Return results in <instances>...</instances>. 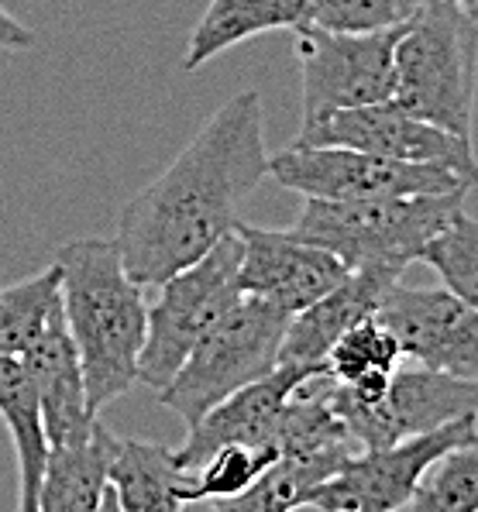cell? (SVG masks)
I'll return each instance as SVG.
<instances>
[{
	"instance_id": "obj_1",
	"label": "cell",
	"mask_w": 478,
	"mask_h": 512,
	"mask_svg": "<svg viewBox=\"0 0 478 512\" xmlns=\"http://www.w3.org/2000/svg\"><path fill=\"white\" fill-rule=\"evenodd\" d=\"M269 176L265 110L258 90H241L214 110L172 165L124 203L117 248L124 269L155 289L207 255L238 224V207Z\"/></svg>"
},
{
	"instance_id": "obj_2",
	"label": "cell",
	"mask_w": 478,
	"mask_h": 512,
	"mask_svg": "<svg viewBox=\"0 0 478 512\" xmlns=\"http://www.w3.org/2000/svg\"><path fill=\"white\" fill-rule=\"evenodd\" d=\"M62 317L83 361L93 413L141 382L138 358L148 334L145 286L124 269L114 238H73L56 248Z\"/></svg>"
},
{
	"instance_id": "obj_3",
	"label": "cell",
	"mask_w": 478,
	"mask_h": 512,
	"mask_svg": "<svg viewBox=\"0 0 478 512\" xmlns=\"http://www.w3.org/2000/svg\"><path fill=\"white\" fill-rule=\"evenodd\" d=\"M465 200L468 189L379 200H307L286 231L334 251L348 269L406 272L413 262H423L427 244L465 210Z\"/></svg>"
},
{
	"instance_id": "obj_4",
	"label": "cell",
	"mask_w": 478,
	"mask_h": 512,
	"mask_svg": "<svg viewBox=\"0 0 478 512\" xmlns=\"http://www.w3.org/2000/svg\"><path fill=\"white\" fill-rule=\"evenodd\" d=\"M478 93V21L454 0H427L396 42L393 104L472 138Z\"/></svg>"
},
{
	"instance_id": "obj_5",
	"label": "cell",
	"mask_w": 478,
	"mask_h": 512,
	"mask_svg": "<svg viewBox=\"0 0 478 512\" xmlns=\"http://www.w3.org/2000/svg\"><path fill=\"white\" fill-rule=\"evenodd\" d=\"M289 320L293 313L282 310L279 303L245 293L179 365L166 389H159L162 406L172 409L186 427H193L231 392L272 375L279 368Z\"/></svg>"
},
{
	"instance_id": "obj_6",
	"label": "cell",
	"mask_w": 478,
	"mask_h": 512,
	"mask_svg": "<svg viewBox=\"0 0 478 512\" xmlns=\"http://www.w3.org/2000/svg\"><path fill=\"white\" fill-rule=\"evenodd\" d=\"M241 234L231 231L203 258L169 275L159 299L148 306V334L138 358V375L152 389H166L193 348L231 313L241 296Z\"/></svg>"
},
{
	"instance_id": "obj_7",
	"label": "cell",
	"mask_w": 478,
	"mask_h": 512,
	"mask_svg": "<svg viewBox=\"0 0 478 512\" xmlns=\"http://www.w3.org/2000/svg\"><path fill=\"white\" fill-rule=\"evenodd\" d=\"M269 176L303 200H379V196L458 193L472 183L441 165L399 162L344 145H300L293 141L269 155Z\"/></svg>"
},
{
	"instance_id": "obj_8",
	"label": "cell",
	"mask_w": 478,
	"mask_h": 512,
	"mask_svg": "<svg viewBox=\"0 0 478 512\" xmlns=\"http://www.w3.org/2000/svg\"><path fill=\"white\" fill-rule=\"evenodd\" d=\"M399 31L403 28L355 35L317 25L296 28L293 52L300 66L303 121H317L334 110L382 104L393 97Z\"/></svg>"
},
{
	"instance_id": "obj_9",
	"label": "cell",
	"mask_w": 478,
	"mask_h": 512,
	"mask_svg": "<svg viewBox=\"0 0 478 512\" xmlns=\"http://www.w3.org/2000/svg\"><path fill=\"white\" fill-rule=\"evenodd\" d=\"M478 433V413L458 416L437 430L396 440L386 447L358 451L334 478L313 492L307 509L320 512H393L410 509L413 495L427 471L434 468L451 447L465 444Z\"/></svg>"
},
{
	"instance_id": "obj_10",
	"label": "cell",
	"mask_w": 478,
	"mask_h": 512,
	"mask_svg": "<svg viewBox=\"0 0 478 512\" xmlns=\"http://www.w3.org/2000/svg\"><path fill=\"white\" fill-rule=\"evenodd\" d=\"M327 399H331L334 413L344 420L351 437L358 440V447L372 451V447H386L396 440L437 430L458 416L478 413V382L454 378L406 358L396 368L393 382L379 403H362L334 378Z\"/></svg>"
},
{
	"instance_id": "obj_11",
	"label": "cell",
	"mask_w": 478,
	"mask_h": 512,
	"mask_svg": "<svg viewBox=\"0 0 478 512\" xmlns=\"http://www.w3.org/2000/svg\"><path fill=\"white\" fill-rule=\"evenodd\" d=\"M296 141L300 145L362 148V152L417 165H441V169L458 172L465 183L478 186V159L472 138L451 135L441 124L406 114L393 100L334 110V114L317 117V121H303Z\"/></svg>"
},
{
	"instance_id": "obj_12",
	"label": "cell",
	"mask_w": 478,
	"mask_h": 512,
	"mask_svg": "<svg viewBox=\"0 0 478 512\" xmlns=\"http://www.w3.org/2000/svg\"><path fill=\"white\" fill-rule=\"evenodd\" d=\"M375 317L399 337L410 361L478 382V310L448 286L406 289L396 282Z\"/></svg>"
},
{
	"instance_id": "obj_13",
	"label": "cell",
	"mask_w": 478,
	"mask_h": 512,
	"mask_svg": "<svg viewBox=\"0 0 478 512\" xmlns=\"http://www.w3.org/2000/svg\"><path fill=\"white\" fill-rule=\"evenodd\" d=\"M234 231L241 234V293L265 296L289 313L307 310L351 272L334 251L289 231H265L245 220Z\"/></svg>"
},
{
	"instance_id": "obj_14",
	"label": "cell",
	"mask_w": 478,
	"mask_h": 512,
	"mask_svg": "<svg viewBox=\"0 0 478 512\" xmlns=\"http://www.w3.org/2000/svg\"><path fill=\"white\" fill-rule=\"evenodd\" d=\"M320 368L324 365H279L272 375L231 392L214 409H207L193 427H186V440L176 451L179 464L193 471L224 444H276L289 396L303 378Z\"/></svg>"
},
{
	"instance_id": "obj_15",
	"label": "cell",
	"mask_w": 478,
	"mask_h": 512,
	"mask_svg": "<svg viewBox=\"0 0 478 512\" xmlns=\"http://www.w3.org/2000/svg\"><path fill=\"white\" fill-rule=\"evenodd\" d=\"M403 282V272L393 269H351L331 293H324L307 310L293 313L282 341L279 365H324L327 351L358 327L375 317L389 289Z\"/></svg>"
},
{
	"instance_id": "obj_16",
	"label": "cell",
	"mask_w": 478,
	"mask_h": 512,
	"mask_svg": "<svg viewBox=\"0 0 478 512\" xmlns=\"http://www.w3.org/2000/svg\"><path fill=\"white\" fill-rule=\"evenodd\" d=\"M31 382L38 389V403H42V423L45 440L62 444L73 440L93 427L100 413H93L90 392H86L83 361L76 351V341L66 327L62 310L45 324L42 334L21 351Z\"/></svg>"
},
{
	"instance_id": "obj_17",
	"label": "cell",
	"mask_w": 478,
	"mask_h": 512,
	"mask_svg": "<svg viewBox=\"0 0 478 512\" xmlns=\"http://www.w3.org/2000/svg\"><path fill=\"white\" fill-rule=\"evenodd\" d=\"M117 437L93 420V427L73 440L49 444L42 471L38 512H97L111 475Z\"/></svg>"
},
{
	"instance_id": "obj_18",
	"label": "cell",
	"mask_w": 478,
	"mask_h": 512,
	"mask_svg": "<svg viewBox=\"0 0 478 512\" xmlns=\"http://www.w3.org/2000/svg\"><path fill=\"white\" fill-rule=\"evenodd\" d=\"M107 485L117 495V512H176L190 506L193 471L169 447L117 437Z\"/></svg>"
},
{
	"instance_id": "obj_19",
	"label": "cell",
	"mask_w": 478,
	"mask_h": 512,
	"mask_svg": "<svg viewBox=\"0 0 478 512\" xmlns=\"http://www.w3.org/2000/svg\"><path fill=\"white\" fill-rule=\"evenodd\" d=\"M310 21V0H210L190 35L183 73H197L210 59L265 31H296Z\"/></svg>"
},
{
	"instance_id": "obj_20",
	"label": "cell",
	"mask_w": 478,
	"mask_h": 512,
	"mask_svg": "<svg viewBox=\"0 0 478 512\" xmlns=\"http://www.w3.org/2000/svg\"><path fill=\"white\" fill-rule=\"evenodd\" d=\"M0 420L11 433L14 454H18V475H21V512H38V492H42V471L49 440H45L42 403L38 389L31 382L21 354H0Z\"/></svg>"
},
{
	"instance_id": "obj_21",
	"label": "cell",
	"mask_w": 478,
	"mask_h": 512,
	"mask_svg": "<svg viewBox=\"0 0 478 512\" xmlns=\"http://www.w3.org/2000/svg\"><path fill=\"white\" fill-rule=\"evenodd\" d=\"M406 361L399 337L382 324L379 317H368L327 351L324 368L338 385L362 403H379L393 382L396 368Z\"/></svg>"
},
{
	"instance_id": "obj_22",
	"label": "cell",
	"mask_w": 478,
	"mask_h": 512,
	"mask_svg": "<svg viewBox=\"0 0 478 512\" xmlns=\"http://www.w3.org/2000/svg\"><path fill=\"white\" fill-rule=\"evenodd\" d=\"M344 461H351L348 454H296V451H279V458L265 468V475L248 488L245 495H238L234 502H227L224 509L234 512H286V509H303L313 499L320 485L327 478H334L344 468Z\"/></svg>"
},
{
	"instance_id": "obj_23",
	"label": "cell",
	"mask_w": 478,
	"mask_h": 512,
	"mask_svg": "<svg viewBox=\"0 0 478 512\" xmlns=\"http://www.w3.org/2000/svg\"><path fill=\"white\" fill-rule=\"evenodd\" d=\"M62 310V272L49 269L0 286V354H21Z\"/></svg>"
},
{
	"instance_id": "obj_24",
	"label": "cell",
	"mask_w": 478,
	"mask_h": 512,
	"mask_svg": "<svg viewBox=\"0 0 478 512\" xmlns=\"http://www.w3.org/2000/svg\"><path fill=\"white\" fill-rule=\"evenodd\" d=\"M276 458H279L276 444H224V447H217L207 461L193 468L190 506L207 502V506H214V509H224L227 502L245 495Z\"/></svg>"
},
{
	"instance_id": "obj_25",
	"label": "cell",
	"mask_w": 478,
	"mask_h": 512,
	"mask_svg": "<svg viewBox=\"0 0 478 512\" xmlns=\"http://www.w3.org/2000/svg\"><path fill=\"white\" fill-rule=\"evenodd\" d=\"M410 509L417 512H478V433L451 447L420 482Z\"/></svg>"
},
{
	"instance_id": "obj_26",
	"label": "cell",
	"mask_w": 478,
	"mask_h": 512,
	"mask_svg": "<svg viewBox=\"0 0 478 512\" xmlns=\"http://www.w3.org/2000/svg\"><path fill=\"white\" fill-rule=\"evenodd\" d=\"M423 262L441 275V286L478 310V220L461 210L423 251Z\"/></svg>"
},
{
	"instance_id": "obj_27",
	"label": "cell",
	"mask_w": 478,
	"mask_h": 512,
	"mask_svg": "<svg viewBox=\"0 0 478 512\" xmlns=\"http://www.w3.org/2000/svg\"><path fill=\"white\" fill-rule=\"evenodd\" d=\"M427 0H310L307 25L327 31H389L417 18Z\"/></svg>"
},
{
	"instance_id": "obj_28",
	"label": "cell",
	"mask_w": 478,
	"mask_h": 512,
	"mask_svg": "<svg viewBox=\"0 0 478 512\" xmlns=\"http://www.w3.org/2000/svg\"><path fill=\"white\" fill-rule=\"evenodd\" d=\"M31 45H35V35L11 11L0 7V52H25Z\"/></svg>"
},
{
	"instance_id": "obj_29",
	"label": "cell",
	"mask_w": 478,
	"mask_h": 512,
	"mask_svg": "<svg viewBox=\"0 0 478 512\" xmlns=\"http://www.w3.org/2000/svg\"><path fill=\"white\" fill-rule=\"evenodd\" d=\"M454 4H458L472 21H478V0H454Z\"/></svg>"
}]
</instances>
